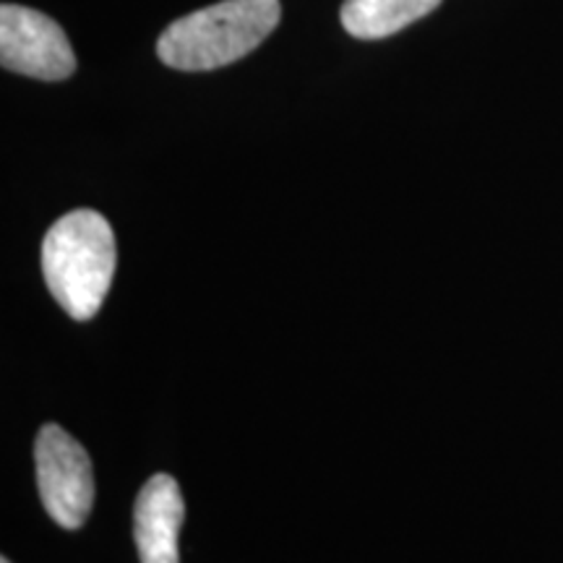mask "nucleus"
Here are the masks:
<instances>
[{
    "label": "nucleus",
    "instance_id": "1",
    "mask_svg": "<svg viewBox=\"0 0 563 563\" xmlns=\"http://www.w3.org/2000/svg\"><path fill=\"white\" fill-rule=\"evenodd\" d=\"M115 266V232L100 211H68L47 230L42 243V274L47 290L70 319H95L108 298Z\"/></svg>",
    "mask_w": 563,
    "mask_h": 563
},
{
    "label": "nucleus",
    "instance_id": "2",
    "mask_svg": "<svg viewBox=\"0 0 563 563\" xmlns=\"http://www.w3.org/2000/svg\"><path fill=\"white\" fill-rule=\"evenodd\" d=\"M279 0H222L175 19L157 40V55L178 70H214L245 58L277 30Z\"/></svg>",
    "mask_w": 563,
    "mask_h": 563
},
{
    "label": "nucleus",
    "instance_id": "3",
    "mask_svg": "<svg viewBox=\"0 0 563 563\" xmlns=\"http://www.w3.org/2000/svg\"><path fill=\"white\" fill-rule=\"evenodd\" d=\"M42 506L63 530H79L95 504V473L89 454L60 426H45L34 443Z\"/></svg>",
    "mask_w": 563,
    "mask_h": 563
},
{
    "label": "nucleus",
    "instance_id": "4",
    "mask_svg": "<svg viewBox=\"0 0 563 563\" xmlns=\"http://www.w3.org/2000/svg\"><path fill=\"white\" fill-rule=\"evenodd\" d=\"M0 63L40 81H63L76 70V55L58 21L16 3L0 5Z\"/></svg>",
    "mask_w": 563,
    "mask_h": 563
},
{
    "label": "nucleus",
    "instance_id": "5",
    "mask_svg": "<svg viewBox=\"0 0 563 563\" xmlns=\"http://www.w3.org/2000/svg\"><path fill=\"white\" fill-rule=\"evenodd\" d=\"M183 493L170 475H154L133 506V540L141 563H180L178 534L183 525Z\"/></svg>",
    "mask_w": 563,
    "mask_h": 563
},
{
    "label": "nucleus",
    "instance_id": "6",
    "mask_svg": "<svg viewBox=\"0 0 563 563\" xmlns=\"http://www.w3.org/2000/svg\"><path fill=\"white\" fill-rule=\"evenodd\" d=\"M441 0H344L342 26L357 40L391 37L439 9Z\"/></svg>",
    "mask_w": 563,
    "mask_h": 563
},
{
    "label": "nucleus",
    "instance_id": "7",
    "mask_svg": "<svg viewBox=\"0 0 563 563\" xmlns=\"http://www.w3.org/2000/svg\"><path fill=\"white\" fill-rule=\"evenodd\" d=\"M0 563H11V561H9V559H3V561H0Z\"/></svg>",
    "mask_w": 563,
    "mask_h": 563
}]
</instances>
